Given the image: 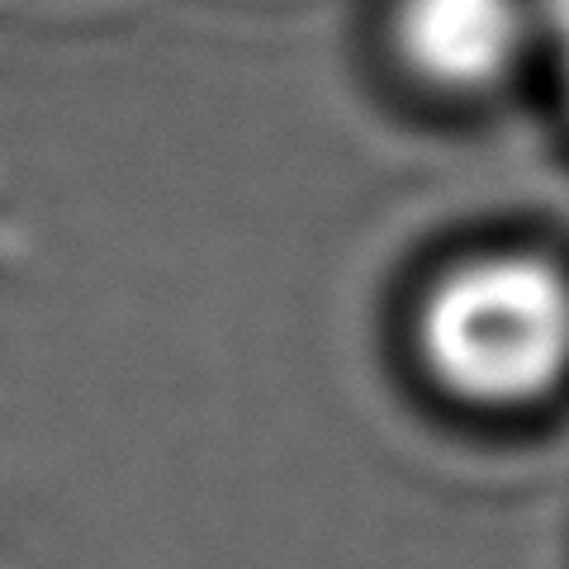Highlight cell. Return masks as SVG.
<instances>
[{
	"label": "cell",
	"mask_w": 569,
	"mask_h": 569,
	"mask_svg": "<svg viewBox=\"0 0 569 569\" xmlns=\"http://www.w3.org/2000/svg\"><path fill=\"white\" fill-rule=\"evenodd\" d=\"M389 43L403 71L437 96H489L541 43L537 0H395Z\"/></svg>",
	"instance_id": "7a4b0ae2"
},
{
	"label": "cell",
	"mask_w": 569,
	"mask_h": 569,
	"mask_svg": "<svg viewBox=\"0 0 569 569\" xmlns=\"http://www.w3.org/2000/svg\"><path fill=\"white\" fill-rule=\"evenodd\" d=\"M541 14V43L550 52V62L560 71V86L569 96V0H537Z\"/></svg>",
	"instance_id": "3957f363"
},
{
	"label": "cell",
	"mask_w": 569,
	"mask_h": 569,
	"mask_svg": "<svg viewBox=\"0 0 569 569\" xmlns=\"http://www.w3.org/2000/svg\"><path fill=\"white\" fill-rule=\"evenodd\" d=\"M418 347L456 399H546L569 370V280L527 252L460 261L422 299Z\"/></svg>",
	"instance_id": "6da1fadb"
}]
</instances>
